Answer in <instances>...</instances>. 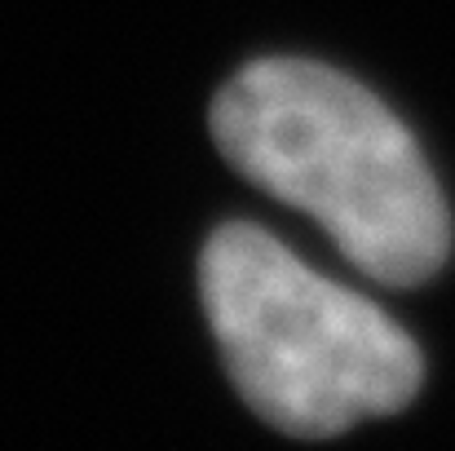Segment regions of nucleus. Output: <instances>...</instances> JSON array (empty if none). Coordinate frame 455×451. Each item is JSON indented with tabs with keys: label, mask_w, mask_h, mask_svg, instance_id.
Masks as SVG:
<instances>
[{
	"label": "nucleus",
	"mask_w": 455,
	"mask_h": 451,
	"mask_svg": "<svg viewBox=\"0 0 455 451\" xmlns=\"http://www.w3.org/2000/svg\"><path fill=\"white\" fill-rule=\"evenodd\" d=\"M199 301L243 403L292 439L403 412L420 390L416 341L261 226L226 221L208 235Z\"/></svg>",
	"instance_id": "nucleus-2"
},
{
	"label": "nucleus",
	"mask_w": 455,
	"mask_h": 451,
	"mask_svg": "<svg viewBox=\"0 0 455 451\" xmlns=\"http://www.w3.org/2000/svg\"><path fill=\"white\" fill-rule=\"evenodd\" d=\"M212 138L376 284L411 288L443 270L447 199L403 120L345 71L309 58L248 62L212 102Z\"/></svg>",
	"instance_id": "nucleus-1"
}]
</instances>
